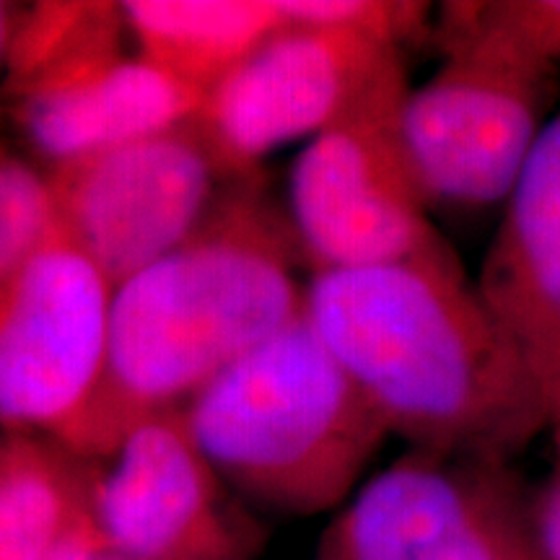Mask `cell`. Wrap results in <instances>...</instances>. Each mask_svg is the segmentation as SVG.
Listing matches in <instances>:
<instances>
[{
  "instance_id": "14",
  "label": "cell",
  "mask_w": 560,
  "mask_h": 560,
  "mask_svg": "<svg viewBox=\"0 0 560 560\" xmlns=\"http://www.w3.org/2000/svg\"><path fill=\"white\" fill-rule=\"evenodd\" d=\"M91 472L55 441L0 439V560H50L91 516Z\"/></svg>"
},
{
  "instance_id": "15",
  "label": "cell",
  "mask_w": 560,
  "mask_h": 560,
  "mask_svg": "<svg viewBox=\"0 0 560 560\" xmlns=\"http://www.w3.org/2000/svg\"><path fill=\"white\" fill-rule=\"evenodd\" d=\"M125 32L128 21L120 3L26 5L5 91L19 96L104 60L120 58Z\"/></svg>"
},
{
  "instance_id": "7",
  "label": "cell",
  "mask_w": 560,
  "mask_h": 560,
  "mask_svg": "<svg viewBox=\"0 0 560 560\" xmlns=\"http://www.w3.org/2000/svg\"><path fill=\"white\" fill-rule=\"evenodd\" d=\"M312 560H540L511 462L410 450L325 529Z\"/></svg>"
},
{
  "instance_id": "1",
  "label": "cell",
  "mask_w": 560,
  "mask_h": 560,
  "mask_svg": "<svg viewBox=\"0 0 560 560\" xmlns=\"http://www.w3.org/2000/svg\"><path fill=\"white\" fill-rule=\"evenodd\" d=\"M306 314L412 450L511 462L550 429L540 384L454 252L312 272Z\"/></svg>"
},
{
  "instance_id": "8",
  "label": "cell",
  "mask_w": 560,
  "mask_h": 560,
  "mask_svg": "<svg viewBox=\"0 0 560 560\" xmlns=\"http://www.w3.org/2000/svg\"><path fill=\"white\" fill-rule=\"evenodd\" d=\"M402 86L400 47L340 26L285 21L208 91L195 120L223 170L249 179L280 145L317 138Z\"/></svg>"
},
{
  "instance_id": "17",
  "label": "cell",
  "mask_w": 560,
  "mask_h": 560,
  "mask_svg": "<svg viewBox=\"0 0 560 560\" xmlns=\"http://www.w3.org/2000/svg\"><path fill=\"white\" fill-rule=\"evenodd\" d=\"M52 231L47 172L0 145V283L30 260Z\"/></svg>"
},
{
  "instance_id": "3",
  "label": "cell",
  "mask_w": 560,
  "mask_h": 560,
  "mask_svg": "<svg viewBox=\"0 0 560 560\" xmlns=\"http://www.w3.org/2000/svg\"><path fill=\"white\" fill-rule=\"evenodd\" d=\"M202 457L247 506H340L389 436L310 314L215 376L179 410Z\"/></svg>"
},
{
  "instance_id": "9",
  "label": "cell",
  "mask_w": 560,
  "mask_h": 560,
  "mask_svg": "<svg viewBox=\"0 0 560 560\" xmlns=\"http://www.w3.org/2000/svg\"><path fill=\"white\" fill-rule=\"evenodd\" d=\"M45 172L55 229L115 289L190 240L240 182L198 120Z\"/></svg>"
},
{
  "instance_id": "5",
  "label": "cell",
  "mask_w": 560,
  "mask_h": 560,
  "mask_svg": "<svg viewBox=\"0 0 560 560\" xmlns=\"http://www.w3.org/2000/svg\"><path fill=\"white\" fill-rule=\"evenodd\" d=\"M410 86L319 132L291 172V226L312 272L380 268L454 252L431 221V202L402 138Z\"/></svg>"
},
{
  "instance_id": "4",
  "label": "cell",
  "mask_w": 560,
  "mask_h": 560,
  "mask_svg": "<svg viewBox=\"0 0 560 560\" xmlns=\"http://www.w3.org/2000/svg\"><path fill=\"white\" fill-rule=\"evenodd\" d=\"M444 66L402 104V138L431 208L506 202L552 120L558 73L472 34L436 32Z\"/></svg>"
},
{
  "instance_id": "19",
  "label": "cell",
  "mask_w": 560,
  "mask_h": 560,
  "mask_svg": "<svg viewBox=\"0 0 560 560\" xmlns=\"http://www.w3.org/2000/svg\"><path fill=\"white\" fill-rule=\"evenodd\" d=\"M556 465L542 488L529 499V520L540 560H560V425L552 429Z\"/></svg>"
},
{
  "instance_id": "20",
  "label": "cell",
  "mask_w": 560,
  "mask_h": 560,
  "mask_svg": "<svg viewBox=\"0 0 560 560\" xmlns=\"http://www.w3.org/2000/svg\"><path fill=\"white\" fill-rule=\"evenodd\" d=\"M50 560H128L122 558L96 527L94 516L83 520L79 527L68 535V540L55 550Z\"/></svg>"
},
{
  "instance_id": "12",
  "label": "cell",
  "mask_w": 560,
  "mask_h": 560,
  "mask_svg": "<svg viewBox=\"0 0 560 560\" xmlns=\"http://www.w3.org/2000/svg\"><path fill=\"white\" fill-rule=\"evenodd\" d=\"M202 100L140 55H120L13 96V120L30 151L52 170L190 122Z\"/></svg>"
},
{
  "instance_id": "6",
  "label": "cell",
  "mask_w": 560,
  "mask_h": 560,
  "mask_svg": "<svg viewBox=\"0 0 560 560\" xmlns=\"http://www.w3.org/2000/svg\"><path fill=\"white\" fill-rule=\"evenodd\" d=\"M115 285L58 229L0 283V429L73 454L109 355Z\"/></svg>"
},
{
  "instance_id": "13",
  "label": "cell",
  "mask_w": 560,
  "mask_h": 560,
  "mask_svg": "<svg viewBox=\"0 0 560 560\" xmlns=\"http://www.w3.org/2000/svg\"><path fill=\"white\" fill-rule=\"evenodd\" d=\"M120 5L140 58L202 96L285 24L276 0H128Z\"/></svg>"
},
{
  "instance_id": "10",
  "label": "cell",
  "mask_w": 560,
  "mask_h": 560,
  "mask_svg": "<svg viewBox=\"0 0 560 560\" xmlns=\"http://www.w3.org/2000/svg\"><path fill=\"white\" fill-rule=\"evenodd\" d=\"M91 516L128 560H260L262 524L202 457L182 412L132 429L94 462Z\"/></svg>"
},
{
  "instance_id": "11",
  "label": "cell",
  "mask_w": 560,
  "mask_h": 560,
  "mask_svg": "<svg viewBox=\"0 0 560 560\" xmlns=\"http://www.w3.org/2000/svg\"><path fill=\"white\" fill-rule=\"evenodd\" d=\"M560 425V109L542 130L475 280Z\"/></svg>"
},
{
  "instance_id": "2",
  "label": "cell",
  "mask_w": 560,
  "mask_h": 560,
  "mask_svg": "<svg viewBox=\"0 0 560 560\" xmlns=\"http://www.w3.org/2000/svg\"><path fill=\"white\" fill-rule=\"evenodd\" d=\"M291 219L255 177L229 187L177 249L115 289L109 355L75 457L104 462L145 420L179 412L306 310Z\"/></svg>"
},
{
  "instance_id": "18",
  "label": "cell",
  "mask_w": 560,
  "mask_h": 560,
  "mask_svg": "<svg viewBox=\"0 0 560 560\" xmlns=\"http://www.w3.org/2000/svg\"><path fill=\"white\" fill-rule=\"evenodd\" d=\"M285 21L340 26L402 47L433 34L429 3L410 0H276Z\"/></svg>"
},
{
  "instance_id": "21",
  "label": "cell",
  "mask_w": 560,
  "mask_h": 560,
  "mask_svg": "<svg viewBox=\"0 0 560 560\" xmlns=\"http://www.w3.org/2000/svg\"><path fill=\"white\" fill-rule=\"evenodd\" d=\"M24 5L16 3H0V83L9 81L11 58H13V45H16V34L24 19Z\"/></svg>"
},
{
  "instance_id": "16",
  "label": "cell",
  "mask_w": 560,
  "mask_h": 560,
  "mask_svg": "<svg viewBox=\"0 0 560 560\" xmlns=\"http://www.w3.org/2000/svg\"><path fill=\"white\" fill-rule=\"evenodd\" d=\"M433 30L472 34L495 42L540 68L556 73L560 68V0L444 3Z\"/></svg>"
}]
</instances>
